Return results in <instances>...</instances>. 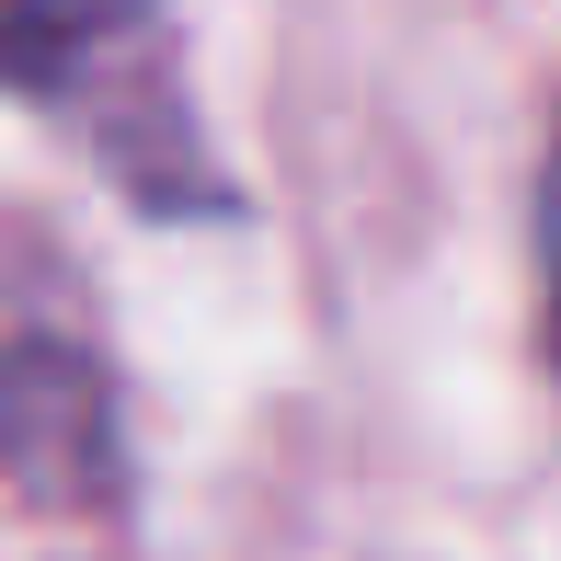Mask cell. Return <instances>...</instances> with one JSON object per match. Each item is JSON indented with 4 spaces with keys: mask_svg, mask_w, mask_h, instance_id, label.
<instances>
[{
    "mask_svg": "<svg viewBox=\"0 0 561 561\" xmlns=\"http://www.w3.org/2000/svg\"><path fill=\"white\" fill-rule=\"evenodd\" d=\"M0 81L69 115L149 207H218V184L195 172V126L172 104L149 0H0Z\"/></svg>",
    "mask_w": 561,
    "mask_h": 561,
    "instance_id": "1",
    "label": "cell"
},
{
    "mask_svg": "<svg viewBox=\"0 0 561 561\" xmlns=\"http://www.w3.org/2000/svg\"><path fill=\"white\" fill-rule=\"evenodd\" d=\"M0 458H12V481H35L58 504L115 481V413H104L92 355H69V344H12L0 355Z\"/></svg>",
    "mask_w": 561,
    "mask_h": 561,
    "instance_id": "2",
    "label": "cell"
},
{
    "mask_svg": "<svg viewBox=\"0 0 561 561\" xmlns=\"http://www.w3.org/2000/svg\"><path fill=\"white\" fill-rule=\"evenodd\" d=\"M550 275H561V264H550Z\"/></svg>",
    "mask_w": 561,
    "mask_h": 561,
    "instance_id": "3",
    "label": "cell"
}]
</instances>
